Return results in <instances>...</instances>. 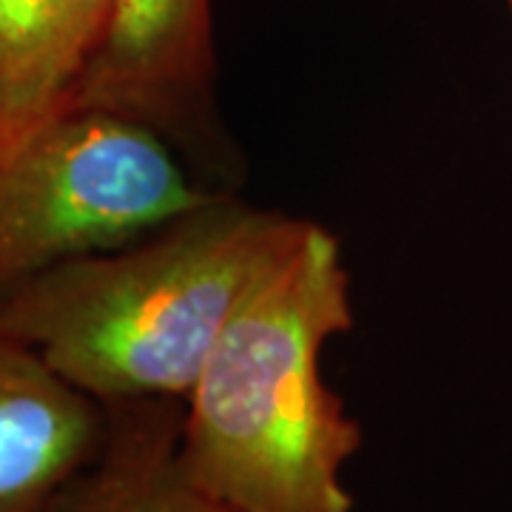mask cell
Segmentation results:
<instances>
[{
  "label": "cell",
  "mask_w": 512,
  "mask_h": 512,
  "mask_svg": "<svg viewBox=\"0 0 512 512\" xmlns=\"http://www.w3.org/2000/svg\"><path fill=\"white\" fill-rule=\"evenodd\" d=\"M507 3V9H510V15H512V0H504Z\"/></svg>",
  "instance_id": "obj_8"
},
{
  "label": "cell",
  "mask_w": 512,
  "mask_h": 512,
  "mask_svg": "<svg viewBox=\"0 0 512 512\" xmlns=\"http://www.w3.org/2000/svg\"><path fill=\"white\" fill-rule=\"evenodd\" d=\"M106 410V447L57 512H239L183 476L177 461L183 402L140 399Z\"/></svg>",
  "instance_id": "obj_7"
},
{
  "label": "cell",
  "mask_w": 512,
  "mask_h": 512,
  "mask_svg": "<svg viewBox=\"0 0 512 512\" xmlns=\"http://www.w3.org/2000/svg\"><path fill=\"white\" fill-rule=\"evenodd\" d=\"M171 146L140 120L83 106L0 146V291L131 245L208 200Z\"/></svg>",
  "instance_id": "obj_3"
},
{
  "label": "cell",
  "mask_w": 512,
  "mask_h": 512,
  "mask_svg": "<svg viewBox=\"0 0 512 512\" xmlns=\"http://www.w3.org/2000/svg\"><path fill=\"white\" fill-rule=\"evenodd\" d=\"M299 217L211 194L143 239L0 291V328L100 404L185 402Z\"/></svg>",
  "instance_id": "obj_2"
},
{
  "label": "cell",
  "mask_w": 512,
  "mask_h": 512,
  "mask_svg": "<svg viewBox=\"0 0 512 512\" xmlns=\"http://www.w3.org/2000/svg\"><path fill=\"white\" fill-rule=\"evenodd\" d=\"M106 436V404L0 328V512H57Z\"/></svg>",
  "instance_id": "obj_5"
},
{
  "label": "cell",
  "mask_w": 512,
  "mask_h": 512,
  "mask_svg": "<svg viewBox=\"0 0 512 512\" xmlns=\"http://www.w3.org/2000/svg\"><path fill=\"white\" fill-rule=\"evenodd\" d=\"M214 72L211 0H114L74 106L140 120L183 146L205 126Z\"/></svg>",
  "instance_id": "obj_4"
},
{
  "label": "cell",
  "mask_w": 512,
  "mask_h": 512,
  "mask_svg": "<svg viewBox=\"0 0 512 512\" xmlns=\"http://www.w3.org/2000/svg\"><path fill=\"white\" fill-rule=\"evenodd\" d=\"M114 0H0V146L74 106Z\"/></svg>",
  "instance_id": "obj_6"
},
{
  "label": "cell",
  "mask_w": 512,
  "mask_h": 512,
  "mask_svg": "<svg viewBox=\"0 0 512 512\" xmlns=\"http://www.w3.org/2000/svg\"><path fill=\"white\" fill-rule=\"evenodd\" d=\"M350 328L339 239L296 220L183 402V476L239 512H353L345 467L362 427L322 376V350Z\"/></svg>",
  "instance_id": "obj_1"
}]
</instances>
